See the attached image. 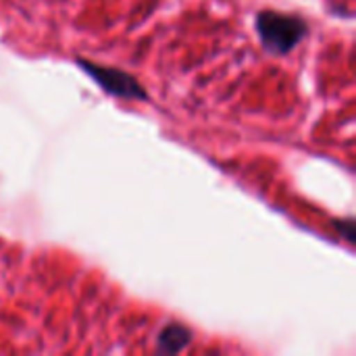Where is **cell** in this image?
Instances as JSON below:
<instances>
[{
    "label": "cell",
    "mask_w": 356,
    "mask_h": 356,
    "mask_svg": "<svg viewBox=\"0 0 356 356\" xmlns=\"http://www.w3.org/2000/svg\"><path fill=\"white\" fill-rule=\"evenodd\" d=\"M192 342V332L179 323H169L167 327L161 330L156 338V350L161 355H177L188 348Z\"/></svg>",
    "instance_id": "cell-3"
},
{
    "label": "cell",
    "mask_w": 356,
    "mask_h": 356,
    "mask_svg": "<svg viewBox=\"0 0 356 356\" xmlns=\"http://www.w3.org/2000/svg\"><path fill=\"white\" fill-rule=\"evenodd\" d=\"M254 27L263 48L277 56L292 52L309 33V25L305 19L277 10H261L257 15Z\"/></svg>",
    "instance_id": "cell-1"
},
{
    "label": "cell",
    "mask_w": 356,
    "mask_h": 356,
    "mask_svg": "<svg viewBox=\"0 0 356 356\" xmlns=\"http://www.w3.org/2000/svg\"><path fill=\"white\" fill-rule=\"evenodd\" d=\"M77 65L86 71L88 77H92L106 94L123 100H148V94L144 86L129 73L115 69V67H102L83 58H77Z\"/></svg>",
    "instance_id": "cell-2"
},
{
    "label": "cell",
    "mask_w": 356,
    "mask_h": 356,
    "mask_svg": "<svg viewBox=\"0 0 356 356\" xmlns=\"http://www.w3.org/2000/svg\"><path fill=\"white\" fill-rule=\"evenodd\" d=\"M334 227L338 229V234L344 236V240L348 244L355 242V223H353V219H334Z\"/></svg>",
    "instance_id": "cell-4"
}]
</instances>
